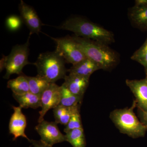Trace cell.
Returning <instances> with one entry per match:
<instances>
[{"label": "cell", "instance_id": "cell-26", "mask_svg": "<svg viewBox=\"0 0 147 147\" xmlns=\"http://www.w3.org/2000/svg\"><path fill=\"white\" fill-rule=\"evenodd\" d=\"M7 56H5L3 55V57L0 61V70L1 72L3 71L6 67L7 63Z\"/></svg>", "mask_w": 147, "mask_h": 147}, {"label": "cell", "instance_id": "cell-24", "mask_svg": "<svg viewBox=\"0 0 147 147\" xmlns=\"http://www.w3.org/2000/svg\"><path fill=\"white\" fill-rule=\"evenodd\" d=\"M137 114L139 120L141 123L145 126L147 127V110L144 111L138 108Z\"/></svg>", "mask_w": 147, "mask_h": 147}, {"label": "cell", "instance_id": "cell-11", "mask_svg": "<svg viewBox=\"0 0 147 147\" xmlns=\"http://www.w3.org/2000/svg\"><path fill=\"white\" fill-rule=\"evenodd\" d=\"M13 113L11 117L9 128L10 134L13 136V140H16L19 137L26 138L29 141L25 133V130L27 126V120L26 116L22 113L20 106H12Z\"/></svg>", "mask_w": 147, "mask_h": 147}, {"label": "cell", "instance_id": "cell-20", "mask_svg": "<svg viewBox=\"0 0 147 147\" xmlns=\"http://www.w3.org/2000/svg\"><path fill=\"white\" fill-rule=\"evenodd\" d=\"M26 77L28 82L30 92L39 96L50 84L45 79L37 75L35 77L26 76Z\"/></svg>", "mask_w": 147, "mask_h": 147}, {"label": "cell", "instance_id": "cell-6", "mask_svg": "<svg viewBox=\"0 0 147 147\" xmlns=\"http://www.w3.org/2000/svg\"><path fill=\"white\" fill-rule=\"evenodd\" d=\"M50 38L57 44L55 51L63 58L67 63L74 65L86 59L72 36H66L60 38Z\"/></svg>", "mask_w": 147, "mask_h": 147}, {"label": "cell", "instance_id": "cell-23", "mask_svg": "<svg viewBox=\"0 0 147 147\" xmlns=\"http://www.w3.org/2000/svg\"><path fill=\"white\" fill-rule=\"evenodd\" d=\"M23 22L21 17L17 15H11L6 20V26L11 31H16L21 28Z\"/></svg>", "mask_w": 147, "mask_h": 147}, {"label": "cell", "instance_id": "cell-2", "mask_svg": "<svg viewBox=\"0 0 147 147\" xmlns=\"http://www.w3.org/2000/svg\"><path fill=\"white\" fill-rule=\"evenodd\" d=\"M72 37L86 57L98 65L101 69L110 70L119 63V55L108 45L75 35Z\"/></svg>", "mask_w": 147, "mask_h": 147}, {"label": "cell", "instance_id": "cell-19", "mask_svg": "<svg viewBox=\"0 0 147 147\" xmlns=\"http://www.w3.org/2000/svg\"><path fill=\"white\" fill-rule=\"evenodd\" d=\"M66 141L73 147H86V138L84 128L76 129L65 133Z\"/></svg>", "mask_w": 147, "mask_h": 147}, {"label": "cell", "instance_id": "cell-18", "mask_svg": "<svg viewBox=\"0 0 147 147\" xmlns=\"http://www.w3.org/2000/svg\"><path fill=\"white\" fill-rule=\"evenodd\" d=\"M61 88L59 105L65 107H72L81 105L83 97L73 94L63 84L61 86Z\"/></svg>", "mask_w": 147, "mask_h": 147}, {"label": "cell", "instance_id": "cell-10", "mask_svg": "<svg viewBox=\"0 0 147 147\" xmlns=\"http://www.w3.org/2000/svg\"><path fill=\"white\" fill-rule=\"evenodd\" d=\"M125 83L135 96L138 109L147 110V76L140 80L126 79Z\"/></svg>", "mask_w": 147, "mask_h": 147}, {"label": "cell", "instance_id": "cell-8", "mask_svg": "<svg viewBox=\"0 0 147 147\" xmlns=\"http://www.w3.org/2000/svg\"><path fill=\"white\" fill-rule=\"evenodd\" d=\"M61 86L55 83H50L40 96V107L38 123L44 120V117L50 109H54L59 105L61 98Z\"/></svg>", "mask_w": 147, "mask_h": 147}, {"label": "cell", "instance_id": "cell-21", "mask_svg": "<svg viewBox=\"0 0 147 147\" xmlns=\"http://www.w3.org/2000/svg\"><path fill=\"white\" fill-rule=\"evenodd\" d=\"M131 59L143 66L146 74H147V36L144 44L134 52Z\"/></svg>", "mask_w": 147, "mask_h": 147}, {"label": "cell", "instance_id": "cell-27", "mask_svg": "<svg viewBox=\"0 0 147 147\" xmlns=\"http://www.w3.org/2000/svg\"><path fill=\"white\" fill-rule=\"evenodd\" d=\"M147 5V0H136L134 5L136 7H143Z\"/></svg>", "mask_w": 147, "mask_h": 147}, {"label": "cell", "instance_id": "cell-4", "mask_svg": "<svg viewBox=\"0 0 147 147\" xmlns=\"http://www.w3.org/2000/svg\"><path fill=\"white\" fill-rule=\"evenodd\" d=\"M65 61L56 51L41 53L34 63L37 69V76L50 83L64 79L67 71Z\"/></svg>", "mask_w": 147, "mask_h": 147}, {"label": "cell", "instance_id": "cell-5", "mask_svg": "<svg viewBox=\"0 0 147 147\" xmlns=\"http://www.w3.org/2000/svg\"><path fill=\"white\" fill-rule=\"evenodd\" d=\"M30 37L29 36L26 43L13 47L10 54L7 56L6 73L3 77L4 79H8L13 74H21L24 67L30 64L28 60Z\"/></svg>", "mask_w": 147, "mask_h": 147}, {"label": "cell", "instance_id": "cell-3", "mask_svg": "<svg viewBox=\"0 0 147 147\" xmlns=\"http://www.w3.org/2000/svg\"><path fill=\"white\" fill-rule=\"evenodd\" d=\"M136 107L134 100L130 108L116 109L110 115V119L120 132L133 139L144 137L147 131V127L141 123L134 113Z\"/></svg>", "mask_w": 147, "mask_h": 147}, {"label": "cell", "instance_id": "cell-14", "mask_svg": "<svg viewBox=\"0 0 147 147\" xmlns=\"http://www.w3.org/2000/svg\"><path fill=\"white\" fill-rule=\"evenodd\" d=\"M99 69L101 68L98 65L87 58L79 63L72 65L67 71L69 74L90 78L94 72Z\"/></svg>", "mask_w": 147, "mask_h": 147}, {"label": "cell", "instance_id": "cell-13", "mask_svg": "<svg viewBox=\"0 0 147 147\" xmlns=\"http://www.w3.org/2000/svg\"><path fill=\"white\" fill-rule=\"evenodd\" d=\"M128 16L131 24L142 31L147 30V5L129 9Z\"/></svg>", "mask_w": 147, "mask_h": 147}, {"label": "cell", "instance_id": "cell-9", "mask_svg": "<svg viewBox=\"0 0 147 147\" xmlns=\"http://www.w3.org/2000/svg\"><path fill=\"white\" fill-rule=\"evenodd\" d=\"M18 8L20 17L30 30L29 36L34 33L38 34L41 30L42 24L34 9L22 0L20 2Z\"/></svg>", "mask_w": 147, "mask_h": 147}, {"label": "cell", "instance_id": "cell-28", "mask_svg": "<svg viewBox=\"0 0 147 147\" xmlns=\"http://www.w3.org/2000/svg\"><path fill=\"white\" fill-rule=\"evenodd\" d=\"M146 74V76H147V74Z\"/></svg>", "mask_w": 147, "mask_h": 147}, {"label": "cell", "instance_id": "cell-7", "mask_svg": "<svg viewBox=\"0 0 147 147\" xmlns=\"http://www.w3.org/2000/svg\"><path fill=\"white\" fill-rule=\"evenodd\" d=\"M55 122L43 120L35 127L36 130L40 136L41 141L53 147L58 143L66 141L65 135L61 132Z\"/></svg>", "mask_w": 147, "mask_h": 147}, {"label": "cell", "instance_id": "cell-12", "mask_svg": "<svg viewBox=\"0 0 147 147\" xmlns=\"http://www.w3.org/2000/svg\"><path fill=\"white\" fill-rule=\"evenodd\" d=\"M63 84L73 94L84 98L89 84L90 78L69 74L64 78Z\"/></svg>", "mask_w": 147, "mask_h": 147}, {"label": "cell", "instance_id": "cell-22", "mask_svg": "<svg viewBox=\"0 0 147 147\" xmlns=\"http://www.w3.org/2000/svg\"><path fill=\"white\" fill-rule=\"evenodd\" d=\"M82 119L80 113V110H77L71 116L68 123L65 125L64 131L66 133L68 131L76 129H82Z\"/></svg>", "mask_w": 147, "mask_h": 147}, {"label": "cell", "instance_id": "cell-17", "mask_svg": "<svg viewBox=\"0 0 147 147\" xmlns=\"http://www.w3.org/2000/svg\"><path fill=\"white\" fill-rule=\"evenodd\" d=\"M7 87L15 94L22 95L30 92L28 82L26 75L24 74L16 79L9 80L7 82Z\"/></svg>", "mask_w": 147, "mask_h": 147}, {"label": "cell", "instance_id": "cell-1", "mask_svg": "<svg viewBox=\"0 0 147 147\" xmlns=\"http://www.w3.org/2000/svg\"><path fill=\"white\" fill-rule=\"evenodd\" d=\"M58 28L72 32L74 35L108 45L115 42L114 34L92 21L81 17L68 18Z\"/></svg>", "mask_w": 147, "mask_h": 147}, {"label": "cell", "instance_id": "cell-16", "mask_svg": "<svg viewBox=\"0 0 147 147\" xmlns=\"http://www.w3.org/2000/svg\"><path fill=\"white\" fill-rule=\"evenodd\" d=\"M13 96L19 103L21 108H31L36 109L40 107V96L30 92L22 95L13 94Z\"/></svg>", "mask_w": 147, "mask_h": 147}, {"label": "cell", "instance_id": "cell-25", "mask_svg": "<svg viewBox=\"0 0 147 147\" xmlns=\"http://www.w3.org/2000/svg\"><path fill=\"white\" fill-rule=\"evenodd\" d=\"M29 142L31 143L34 147H52L51 146L46 144L40 140L39 141H36L30 139Z\"/></svg>", "mask_w": 147, "mask_h": 147}, {"label": "cell", "instance_id": "cell-15", "mask_svg": "<svg viewBox=\"0 0 147 147\" xmlns=\"http://www.w3.org/2000/svg\"><path fill=\"white\" fill-rule=\"evenodd\" d=\"M81 105L72 107H65L59 105L53 109L55 122L66 125L71 116L77 110H80Z\"/></svg>", "mask_w": 147, "mask_h": 147}]
</instances>
